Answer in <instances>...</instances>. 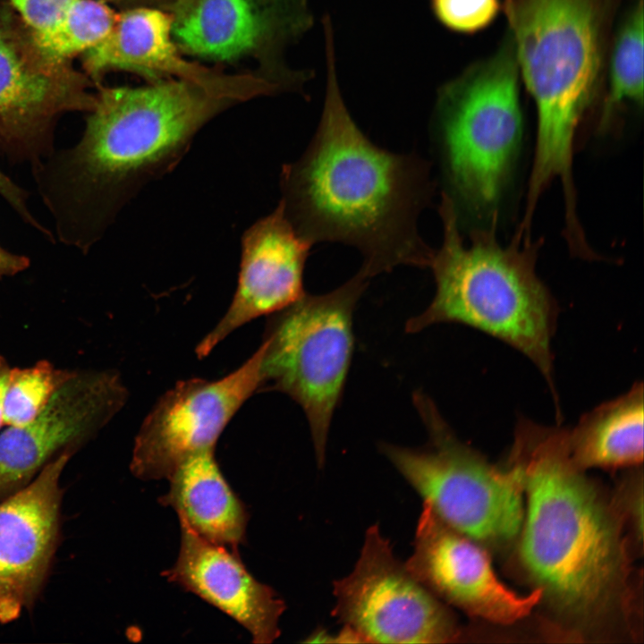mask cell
Instances as JSON below:
<instances>
[{"mask_svg":"<svg viewBox=\"0 0 644 644\" xmlns=\"http://www.w3.org/2000/svg\"><path fill=\"white\" fill-rule=\"evenodd\" d=\"M520 81L506 32L492 55L438 89L436 114L450 181L475 213L496 207L517 157L523 129Z\"/></svg>","mask_w":644,"mask_h":644,"instance_id":"6","label":"cell"},{"mask_svg":"<svg viewBox=\"0 0 644 644\" xmlns=\"http://www.w3.org/2000/svg\"><path fill=\"white\" fill-rule=\"evenodd\" d=\"M643 385L636 383L620 397L583 415L568 442L574 462L589 467L617 468L643 460Z\"/></svg>","mask_w":644,"mask_h":644,"instance_id":"19","label":"cell"},{"mask_svg":"<svg viewBox=\"0 0 644 644\" xmlns=\"http://www.w3.org/2000/svg\"><path fill=\"white\" fill-rule=\"evenodd\" d=\"M512 462L521 470L526 501L521 557L542 597L580 622L610 611L625 580L623 538L572 460L568 430L521 419Z\"/></svg>","mask_w":644,"mask_h":644,"instance_id":"3","label":"cell"},{"mask_svg":"<svg viewBox=\"0 0 644 644\" xmlns=\"http://www.w3.org/2000/svg\"><path fill=\"white\" fill-rule=\"evenodd\" d=\"M643 0H635L613 32L606 69L608 87L602 113L604 123L623 103L640 107L643 105Z\"/></svg>","mask_w":644,"mask_h":644,"instance_id":"20","label":"cell"},{"mask_svg":"<svg viewBox=\"0 0 644 644\" xmlns=\"http://www.w3.org/2000/svg\"><path fill=\"white\" fill-rule=\"evenodd\" d=\"M84 65L94 75L120 69L151 78L178 77L238 102L275 91L269 80L222 74L182 57L173 41L171 15L151 8H134L118 14L108 35L84 53Z\"/></svg>","mask_w":644,"mask_h":644,"instance_id":"16","label":"cell"},{"mask_svg":"<svg viewBox=\"0 0 644 644\" xmlns=\"http://www.w3.org/2000/svg\"><path fill=\"white\" fill-rule=\"evenodd\" d=\"M127 395L114 371H74L32 421L0 433V495L30 479L60 451H74L93 436L122 409Z\"/></svg>","mask_w":644,"mask_h":644,"instance_id":"11","label":"cell"},{"mask_svg":"<svg viewBox=\"0 0 644 644\" xmlns=\"http://www.w3.org/2000/svg\"><path fill=\"white\" fill-rule=\"evenodd\" d=\"M73 373L45 360L27 368L11 369L4 399V425L21 427L32 421Z\"/></svg>","mask_w":644,"mask_h":644,"instance_id":"22","label":"cell"},{"mask_svg":"<svg viewBox=\"0 0 644 644\" xmlns=\"http://www.w3.org/2000/svg\"><path fill=\"white\" fill-rule=\"evenodd\" d=\"M0 196L9 204L17 215L29 225L48 238L53 233L33 216L28 206L27 192L16 184L0 169Z\"/></svg>","mask_w":644,"mask_h":644,"instance_id":"26","label":"cell"},{"mask_svg":"<svg viewBox=\"0 0 644 644\" xmlns=\"http://www.w3.org/2000/svg\"><path fill=\"white\" fill-rule=\"evenodd\" d=\"M436 20L446 30L462 35L489 27L502 10L500 0H429Z\"/></svg>","mask_w":644,"mask_h":644,"instance_id":"24","label":"cell"},{"mask_svg":"<svg viewBox=\"0 0 644 644\" xmlns=\"http://www.w3.org/2000/svg\"><path fill=\"white\" fill-rule=\"evenodd\" d=\"M214 451L181 462L167 479L170 487L160 502L174 508L180 522L201 538L237 551L249 515L220 470Z\"/></svg>","mask_w":644,"mask_h":644,"instance_id":"18","label":"cell"},{"mask_svg":"<svg viewBox=\"0 0 644 644\" xmlns=\"http://www.w3.org/2000/svg\"><path fill=\"white\" fill-rule=\"evenodd\" d=\"M368 280L359 270L330 292L304 293L272 314L261 343V389L284 393L302 408L319 468L352 361L353 311Z\"/></svg>","mask_w":644,"mask_h":644,"instance_id":"7","label":"cell"},{"mask_svg":"<svg viewBox=\"0 0 644 644\" xmlns=\"http://www.w3.org/2000/svg\"><path fill=\"white\" fill-rule=\"evenodd\" d=\"M32 36L52 29L74 0H11Z\"/></svg>","mask_w":644,"mask_h":644,"instance_id":"25","label":"cell"},{"mask_svg":"<svg viewBox=\"0 0 644 644\" xmlns=\"http://www.w3.org/2000/svg\"><path fill=\"white\" fill-rule=\"evenodd\" d=\"M30 265L29 257L13 253L0 245V278L23 272Z\"/></svg>","mask_w":644,"mask_h":644,"instance_id":"27","label":"cell"},{"mask_svg":"<svg viewBox=\"0 0 644 644\" xmlns=\"http://www.w3.org/2000/svg\"><path fill=\"white\" fill-rule=\"evenodd\" d=\"M620 0H503L520 77L537 112L528 193L539 197L559 179L574 192L578 127L606 81Z\"/></svg>","mask_w":644,"mask_h":644,"instance_id":"4","label":"cell"},{"mask_svg":"<svg viewBox=\"0 0 644 644\" xmlns=\"http://www.w3.org/2000/svg\"><path fill=\"white\" fill-rule=\"evenodd\" d=\"M170 15L177 47L221 61L273 50L312 24L307 0H176Z\"/></svg>","mask_w":644,"mask_h":644,"instance_id":"14","label":"cell"},{"mask_svg":"<svg viewBox=\"0 0 644 644\" xmlns=\"http://www.w3.org/2000/svg\"><path fill=\"white\" fill-rule=\"evenodd\" d=\"M72 451L59 453L0 502V623L17 619L42 585L57 538L60 478Z\"/></svg>","mask_w":644,"mask_h":644,"instance_id":"13","label":"cell"},{"mask_svg":"<svg viewBox=\"0 0 644 644\" xmlns=\"http://www.w3.org/2000/svg\"><path fill=\"white\" fill-rule=\"evenodd\" d=\"M42 80L32 64L0 30V124L20 114L37 95Z\"/></svg>","mask_w":644,"mask_h":644,"instance_id":"23","label":"cell"},{"mask_svg":"<svg viewBox=\"0 0 644 644\" xmlns=\"http://www.w3.org/2000/svg\"><path fill=\"white\" fill-rule=\"evenodd\" d=\"M326 89L317 132L301 157L283 166L282 205L310 245L357 248L370 278L401 265L428 267L434 250L418 232L433 191L428 165L374 145L356 125L338 85L333 32L326 30Z\"/></svg>","mask_w":644,"mask_h":644,"instance_id":"1","label":"cell"},{"mask_svg":"<svg viewBox=\"0 0 644 644\" xmlns=\"http://www.w3.org/2000/svg\"><path fill=\"white\" fill-rule=\"evenodd\" d=\"M117 16L101 1L74 0L52 29L32 36L35 48L45 62L56 64L97 46Z\"/></svg>","mask_w":644,"mask_h":644,"instance_id":"21","label":"cell"},{"mask_svg":"<svg viewBox=\"0 0 644 644\" xmlns=\"http://www.w3.org/2000/svg\"><path fill=\"white\" fill-rule=\"evenodd\" d=\"M443 242L432 268L436 293L429 306L406 323L417 333L439 323H459L483 331L528 357L547 380L557 403L551 348L557 307L535 272L530 250L504 248L488 233L465 245L454 203L442 194Z\"/></svg>","mask_w":644,"mask_h":644,"instance_id":"5","label":"cell"},{"mask_svg":"<svg viewBox=\"0 0 644 644\" xmlns=\"http://www.w3.org/2000/svg\"><path fill=\"white\" fill-rule=\"evenodd\" d=\"M235 103L184 80L102 89L78 142L31 167L57 240L90 250L146 184L173 170L201 127Z\"/></svg>","mask_w":644,"mask_h":644,"instance_id":"2","label":"cell"},{"mask_svg":"<svg viewBox=\"0 0 644 644\" xmlns=\"http://www.w3.org/2000/svg\"><path fill=\"white\" fill-rule=\"evenodd\" d=\"M408 571L439 599L498 623L528 615L542 599L536 589L520 595L496 576L484 550L443 521L423 501Z\"/></svg>","mask_w":644,"mask_h":644,"instance_id":"12","label":"cell"},{"mask_svg":"<svg viewBox=\"0 0 644 644\" xmlns=\"http://www.w3.org/2000/svg\"><path fill=\"white\" fill-rule=\"evenodd\" d=\"M333 593V615L366 643H445L460 635L450 610L395 557L377 524Z\"/></svg>","mask_w":644,"mask_h":644,"instance_id":"9","label":"cell"},{"mask_svg":"<svg viewBox=\"0 0 644 644\" xmlns=\"http://www.w3.org/2000/svg\"><path fill=\"white\" fill-rule=\"evenodd\" d=\"M180 525L179 555L164 572L167 580L232 617L250 633L253 642L275 640L285 610L284 600L250 573L237 551L206 540L182 522Z\"/></svg>","mask_w":644,"mask_h":644,"instance_id":"17","label":"cell"},{"mask_svg":"<svg viewBox=\"0 0 644 644\" xmlns=\"http://www.w3.org/2000/svg\"><path fill=\"white\" fill-rule=\"evenodd\" d=\"M311 245L294 230L282 205L242 236L237 288L217 325L196 347L199 358L232 332L265 315L276 313L305 292L302 275Z\"/></svg>","mask_w":644,"mask_h":644,"instance_id":"15","label":"cell"},{"mask_svg":"<svg viewBox=\"0 0 644 644\" xmlns=\"http://www.w3.org/2000/svg\"><path fill=\"white\" fill-rule=\"evenodd\" d=\"M11 369L7 360L0 355V429L4 425V399Z\"/></svg>","mask_w":644,"mask_h":644,"instance_id":"28","label":"cell"},{"mask_svg":"<svg viewBox=\"0 0 644 644\" xmlns=\"http://www.w3.org/2000/svg\"><path fill=\"white\" fill-rule=\"evenodd\" d=\"M262 354L260 345L225 377L182 380L163 394L136 436L132 473L144 480L168 479L188 457L215 450L232 418L261 389Z\"/></svg>","mask_w":644,"mask_h":644,"instance_id":"10","label":"cell"},{"mask_svg":"<svg viewBox=\"0 0 644 644\" xmlns=\"http://www.w3.org/2000/svg\"><path fill=\"white\" fill-rule=\"evenodd\" d=\"M413 402L428 443L420 448L383 443L380 452L451 528L477 541L512 539L524 514L519 467L489 464L457 439L428 395L417 392Z\"/></svg>","mask_w":644,"mask_h":644,"instance_id":"8","label":"cell"}]
</instances>
